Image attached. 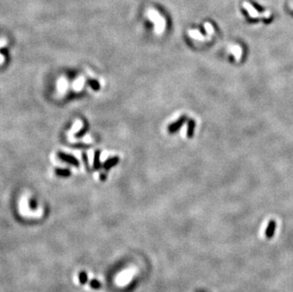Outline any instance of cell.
I'll return each instance as SVG.
<instances>
[{"label":"cell","mask_w":293,"mask_h":292,"mask_svg":"<svg viewBox=\"0 0 293 292\" xmlns=\"http://www.w3.org/2000/svg\"><path fill=\"white\" fill-rule=\"evenodd\" d=\"M88 84H89L90 85H91V87H92L93 89H95V90H97V89H99V88H100L99 83L96 82V81H94V80H89V81H88Z\"/></svg>","instance_id":"obj_10"},{"label":"cell","mask_w":293,"mask_h":292,"mask_svg":"<svg viewBox=\"0 0 293 292\" xmlns=\"http://www.w3.org/2000/svg\"><path fill=\"white\" fill-rule=\"evenodd\" d=\"M57 174L61 175H69V172L67 170H57Z\"/></svg>","instance_id":"obj_13"},{"label":"cell","mask_w":293,"mask_h":292,"mask_svg":"<svg viewBox=\"0 0 293 292\" xmlns=\"http://www.w3.org/2000/svg\"><path fill=\"white\" fill-rule=\"evenodd\" d=\"M243 7L244 9L247 10L248 13L249 14V16L252 17V18H259V17H262V13H260L257 10H256L254 7H253L251 3L248 2V1H245L243 3Z\"/></svg>","instance_id":"obj_2"},{"label":"cell","mask_w":293,"mask_h":292,"mask_svg":"<svg viewBox=\"0 0 293 292\" xmlns=\"http://www.w3.org/2000/svg\"><path fill=\"white\" fill-rule=\"evenodd\" d=\"M183 121H184V118L180 119V120H179L178 122H176V123H174L173 125L170 126V127H169V130H170V131H175V130H176V129H178V128L179 127V126L181 125V123H182Z\"/></svg>","instance_id":"obj_7"},{"label":"cell","mask_w":293,"mask_h":292,"mask_svg":"<svg viewBox=\"0 0 293 292\" xmlns=\"http://www.w3.org/2000/svg\"><path fill=\"white\" fill-rule=\"evenodd\" d=\"M230 51L233 53L234 58H235L237 61H239L241 59L243 50H242L241 46L239 45H231L230 46Z\"/></svg>","instance_id":"obj_3"},{"label":"cell","mask_w":293,"mask_h":292,"mask_svg":"<svg viewBox=\"0 0 293 292\" xmlns=\"http://www.w3.org/2000/svg\"><path fill=\"white\" fill-rule=\"evenodd\" d=\"M59 157H60V158H62V160H65V161H67V162H69V163L73 164V165H76V166H78V165H79V163H78L77 160H76V158H75V157H73L72 156H69V155H67V154L60 153V154H59Z\"/></svg>","instance_id":"obj_5"},{"label":"cell","mask_w":293,"mask_h":292,"mask_svg":"<svg viewBox=\"0 0 293 292\" xmlns=\"http://www.w3.org/2000/svg\"><path fill=\"white\" fill-rule=\"evenodd\" d=\"M6 45V41L5 40H1L0 41V46H4Z\"/></svg>","instance_id":"obj_15"},{"label":"cell","mask_w":293,"mask_h":292,"mask_svg":"<svg viewBox=\"0 0 293 292\" xmlns=\"http://www.w3.org/2000/svg\"><path fill=\"white\" fill-rule=\"evenodd\" d=\"M117 160H118V158H117V157L113 158V160H110L109 161L107 162V163H106V165H104V167H106V169L110 168L111 166H113V165L116 163V162H117Z\"/></svg>","instance_id":"obj_12"},{"label":"cell","mask_w":293,"mask_h":292,"mask_svg":"<svg viewBox=\"0 0 293 292\" xmlns=\"http://www.w3.org/2000/svg\"><path fill=\"white\" fill-rule=\"evenodd\" d=\"M274 228H275V224H274L273 221H271L269 224V230H267V236H271V234H273Z\"/></svg>","instance_id":"obj_9"},{"label":"cell","mask_w":293,"mask_h":292,"mask_svg":"<svg viewBox=\"0 0 293 292\" xmlns=\"http://www.w3.org/2000/svg\"><path fill=\"white\" fill-rule=\"evenodd\" d=\"M188 33L191 36L192 38H194V40H198V41H205L207 37H205L204 35L201 34V32L198 31V30H190L188 31Z\"/></svg>","instance_id":"obj_4"},{"label":"cell","mask_w":293,"mask_h":292,"mask_svg":"<svg viewBox=\"0 0 293 292\" xmlns=\"http://www.w3.org/2000/svg\"><path fill=\"white\" fill-rule=\"evenodd\" d=\"M83 85H84V79L80 78L77 82H76V84H74V88L77 90H80L82 88Z\"/></svg>","instance_id":"obj_8"},{"label":"cell","mask_w":293,"mask_h":292,"mask_svg":"<svg viewBox=\"0 0 293 292\" xmlns=\"http://www.w3.org/2000/svg\"><path fill=\"white\" fill-rule=\"evenodd\" d=\"M194 122L193 121H189V126H188V136H192L193 135V129H194Z\"/></svg>","instance_id":"obj_11"},{"label":"cell","mask_w":293,"mask_h":292,"mask_svg":"<svg viewBox=\"0 0 293 292\" xmlns=\"http://www.w3.org/2000/svg\"><path fill=\"white\" fill-rule=\"evenodd\" d=\"M3 60H4V58H3V57H2L1 55H0V64H2V62H3Z\"/></svg>","instance_id":"obj_16"},{"label":"cell","mask_w":293,"mask_h":292,"mask_svg":"<svg viewBox=\"0 0 293 292\" xmlns=\"http://www.w3.org/2000/svg\"><path fill=\"white\" fill-rule=\"evenodd\" d=\"M204 28H205L206 32H207V34H208L209 37H211V36L213 35V33H215V28H213L212 25L211 23L206 22L204 24Z\"/></svg>","instance_id":"obj_6"},{"label":"cell","mask_w":293,"mask_h":292,"mask_svg":"<svg viewBox=\"0 0 293 292\" xmlns=\"http://www.w3.org/2000/svg\"><path fill=\"white\" fill-rule=\"evenodd\" d=\"M148 16H149L150 20H152L155 23V31L157 34H161L162 31H164L165 28V19L162 17L158 12H156L155 10H150L148 12Z\"/></svg>","instance_id":"obj_1"},{"label":"cell","mask_w":293,"mask_h":292,"mask_svg":"<svg viewBox=\"0 0 293 292\" xmlns=\"http://www.w3.org/2000/svg\"><path fill=\"white\" fill-rule=\"evenodd\" d=\"M269 16H270L269 10H265L264 12H262V18H269Z\"/></svg>","instance_id":"obj_14"}]
</instances>
